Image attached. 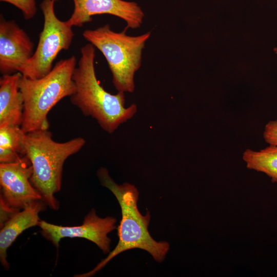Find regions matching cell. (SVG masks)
I'll return each mask as SVG.
<instances>
[{
    "label": "cell",
    "mask_w": 277,
    "mask_h": 277,
    "mask_svg": "<svg viewBox=\"0 0 277 277\" xmlns=\"http://www.w3.org/2000/svg\"><path fill=\"white\" fill-rule=\"evenodd\" d=\"M274 51H275V53H277V48H275Z\"/></svg>",
    "instance_id": "17"
},
{
    "label": "cell",
    "mask_w": 277,
    "mask_h": 277,
    "mask_svg": "<svg viewBox=\"0 0 277 277\" xmlns=\"http://www.w3.org/2000/svg\"><path fill=\"white\" fill-rule=\"evenodd\" d=\"M81 53L73 72L76 89L70 102L84 115L94 118L104 130L112 133L134 116L136 105L132 104L126 108L124 92L113 94L101 85L95 74V48L91 44L83 46Z\"/></svg>",
    "instance_id": "1"
},
{
    "label": "cell",
    "mask_w": 277,
    "mask_h": 277,
    "mask_svg": "<svg viewBox=\"0 0 277 277\" xmlns=\"http://www.w3.org/2000/svg\"><path fill=\"white\" fill-rule=\"evenodd\" d=\"M26 133L19 126L0 127V163L15 162L26 155Z\"/></svg>",
    "instance_id": "13"
},
{
    "label": "cell",
    "mask_w": 277,
    "mask_h": 277,
    "mask_svg": "<svg viewBox=\"0 0 277 277\" xmlns=\"http://www.w3.org/2000/svg\"><path fill=\"white\" fill-rule=\"evenodd\" d=\"M34 44L14 20L0 18V72H20L33 54Z\"/></svg>",
    "instance_id": "10"
},
{
    "label": "cell",
    "mask_w": 277,
    "mask_h": 277,
    "mask_svg": "<svg viewBox=\"0 0 277 277\" xmlns=\"http://www.w3.org/2000/svg\"><path fill=\"white\" fill-rule=\"evenodd\" d=\"M112 30L109 24L94 30H85L83 36L105 57L118 92H130L135 89L134 76L142 64V52L151 35L148 31L138 36Z\"/></svg>",
    "instance_id": "5"
},
{
    "label": "cell",
    "mask_w": 277,
    "mask_h": 277,
    "mask_svg": "<svg viewBox=\"0 0 277 277\" xmlns=\"http://www.w3.org/2000/svg\"><path fill=\"white\" fill-rule=\"evenodd\" d=\"M97 175L101 184L114 195L121 207L122 220L117 230L118 242L107 256L92 270L74 276H92L115 256L134 248L147 251L159 263L164 261L169 249V244L164 241L157 242L150 235L148 229L150 214L147 211L143 215L139 211L137 204L139 193L135 186L128 183L122 185L116 184L105 168H100Z\"/></svg>",
    "instance_id": "2"
},
{
    "label": "cell",
    "mask_w": 277,
    "mask_h": 277,
    "mask_svg": "<svg viewBox=\"0 0 277 277\" xmlns=\"http://www.w3.org/2000/svg\"><path fill=\"white\" fill-rule=\"evenodd\" d=\"M116 219L113 217H100L95 209H92L80 226H62L44 221H39L37 226L41 228L43 236L56 247L63 238H81L95 243L104 254H107L110 252L111 243L107 235L116 228Z\"/></svg>",
    "instance_id": "8"
},
{
    "label": "cell",
    "mask_w": 277,
    "mask_h": 277,
    "mask_svg": "<svg viewBox=\"0 0 277 277\" xmlns=\"http://www.w3.org/2000/svg\"><path fill=\"white\" fill-rule=\"evenodd\" d=\"M44 202L36 201L11 216L1 227L0 231V260L7 269L9 267L7 260V249L17 236L27 229L38 225V214L44 208Z\"/></svg>",
    "instance_id": "11"
},
{
    "label": "cell",
    "mask_w": 277,
    "mask_h": 277,
    "mask_svg": "<svg viewBox=\"0 0 277 277\" xmlns=\"http://www.w3.org/2000/svg\"><path fill=\"white\" fill-rule=\"evenodd\" d=\"M85 143L81 137L65 142H55L48 129L26 133V155L31 162L33 170L31 183L42 195L44 203L52 209L59 208L54 194L61 188L65 161L78 152Z\"/></svg>",
    "instance_id": "3"
},
{
    "label": "cell",
    "mask_w": 277,
    "mask_h": 277,
    "mask_svg": "<svg viewBox=\"0 0 277 277\" xmlns=\"http://www.w3.org/2000/svg\"><path fill=\"white\" fill-rule=\"evenodd\" d=\"M263 137L269 145L277 146V120L271 121L266 125Z\"/></svg>",
    "instance_id": "16"
},
{
    "label": "cell",
    "mask_w": 277,
    "mask_h": 277,
    "mask_svg": "<svg viewBox=\"0 0 277 277\" xmlns=\"http://www.w3.org/2000/svg\"><path fill=\"white\" fill-rule=\"evenodd\" d=\"M74 10L66 21L71 26L82 27L92 20V16L110 14L123 19L125 27L136 29L141 27L145 16L141 7L134 2L124 0H73Z\"/></svg>",
    "instance_id": "9"
},
{
    "label": "cell",
    "mask_w": 277,
    "mask_h": 277,
    "mask_svg": "<svg viewBox=\"0 0 277 277\" xmlns=\"http://www.w3.org/2000/svg\"><path fill=\"white\" fill-rule=\"evenodd\" d=\"M55 2L43 0L40 8L44 16V26L39 35L36 50L23 69L22 75L32 79L41 78L53 68V63L58 53L70 47L74 37L72 26L56 16Z\"/></svg>",
    "instance_id": "6"
},
{
    "label": "cell",
    "mask_w": 277,
    "mask_h": 277,
    "mask_svg": "<svg viewBox=\"0 0 277 277\" xmlns=\"http://www.w3.org/2000/svg\"><path fill=\"white\" fill-rule=\"evenodd\" d=\"M53 1H54L55 2H57V1H58L59 0H53Z\"/></svg>",
    "instance_id": "18"
},
{
    "label": "cell",
    "mask_w": 277,
    "mask_h": 277,
    "mask_svg": "<svg viewBox=\"0 0 277 277\" xmlns=\"http://www.w3.org/2000/svg\"><path fill=\"white\" fill-rule=\"evenodd\" d=\"M32 171L26 155L15 162L0 163L1 206L17 212L42 200L31 183Z\"/></svg>",
    "instance_id": "7"
},
{
    "label": "cell",
    "mask_w": 277,
    "mask_h": 277,
    "mask_svg": "<svg viewBox=\"0 0 277 277\" xmlns=\"http://www.w3.org/2000/svg\"><path fill=\"white\" fill-rule=\"evenodd\" d=\"M22 76L18 72L1 77L0 127L21 126L24 105L19 84Z\"/></svg>",
    "instance_id": "12"
},
{
    "label": "cell",
    "mask_w": 277,
    "mask_h": 277,
    "mask_svg": "<svg viewBox=\"0 0 277 277\" xmlns=\"http://www.w3.org/2000/svg\"><path fill=\"white\" fill-rule=\"evenodd\" d=\"M76 64V58L73 55L58 61L41 78L22 76L19 87L24 109L21 127L25 132L48 129L49 112L61 100L70 97L75 91L73 75Z\"/></svg>",
    "instance_id": "4"
},
{
    "label": "cell",
    "mask_w": 277,
    "mask_h": 277,
    "mask_svg": "<svg viewBox=\"0 0 277 277\" xmlns=\"http://www.w3.org/2000/svg\"><path fill=\"white\" fill-rule=\"evenodd\" d=\"M243 159L247 168L263 172L277 183V146L269 145L258 151L246 149Z\"/></svg>",
    "instance_id": "14"
},
{
    "label": "cell",
    "mask_w": 277,
    "mask_h": 277,
    "mask_svg": "<svg viewBox=\"0 0 277 277\" xmlns=\"http://www.w3.org/2000/svg\"><path fill=\"white\" fill-rule=\"evenodd\" d=\"M12 4L22 12L26 19H30L34 17L37 11L35 0H0Z\"/></svg>",
    "instance_id": "15"
}]
</instances>
